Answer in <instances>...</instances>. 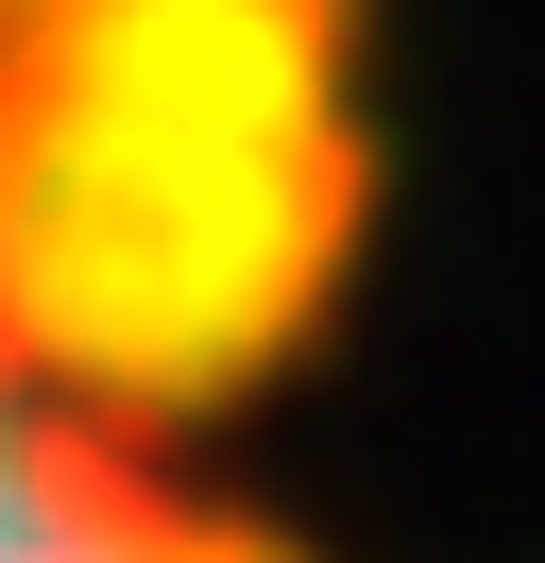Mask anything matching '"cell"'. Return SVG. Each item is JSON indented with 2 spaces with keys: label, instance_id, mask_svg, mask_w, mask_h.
<instances>
[{
  "label": "cell",
  "instance_id": "1",
  "mask_svg": "<svg viewBox=\"0 0 545 563\" xmlns=\"http://www.w3.org/2000/svg\"><path fill=\"white\" fill-rule=\"evenodd\" d=\"M375 256L358 0H0V376L204 444Z\"/></svg>",
  "mask_w": 545,
  "mask_h": 563
},
{
  "label": "cell",
  "instance_id": "2",
  "mask_svg": "<svg viewBox=\"0 0 545 563\" xmlns=\"http://www.w3.org/2000/svg\"><path fill=\"white\" fill-rule=\"evenodd\" d=\"M0 563H307V547L238 512L204 444H136L0 376Z\"/></svg>",
  "mask_w": 545,
  "mask_h": 563
}]
</instances>
